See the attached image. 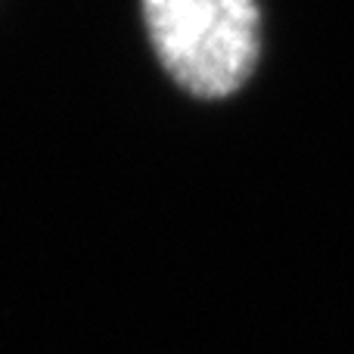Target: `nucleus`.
Masks as SVG:
<instances>
[{
	"label": "nucleus",
	"mask_w": 354,
	"mask_h": 354,
	"mask_svg": "<svg viewBox=\"0 0 354 354\" xmlns=\"http://www.w3.org/2000/svg\"><path fill=\"white\" fill-rule=\"evenodd\" d=\"M140 16L159 66L193 100H227L255 75L258 0H140Z\"/></svg>",
	"instance_id": "1"
}]
</instances>
